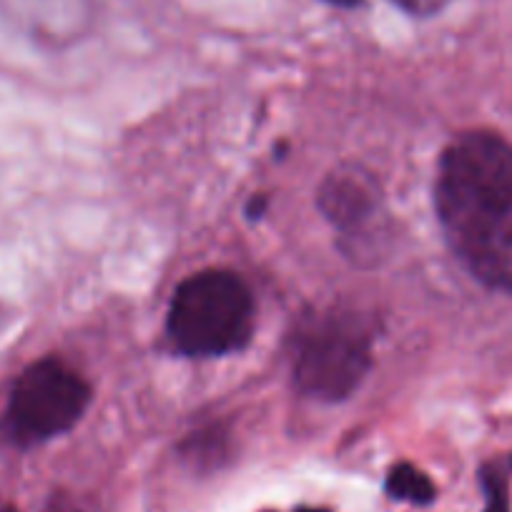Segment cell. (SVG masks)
I'll list each match as a JSON object with an SVG mask.
<instances>
[{
  "label": "cell",
  "mask_w": 512,
  "mask_h": 512,
  "mask_svg": "<svg viewBox=\"0 0 512 512\" xmlns=\"http://www.w3.org/2000/svg\"><path fill=\"white\" fill-rule=\"evenodd\" d=\"M387 495L392 500L412 502V505H430L437 497V487L420 467L410 462H397L387 475Z\"/></svg>",
  "instance_id": "cell-6"
},
{
  "label": "cell",
  "mask_w": 512,
  "mask_h": 512,
  "mask_svg": "<svg viewBox=\"0 0 512 512\" xmlns=\"http://www.w3.org/2000/svg\"><path fill=\"white\" fill-rule=\"evenodd\" d=\"M91 405V384L58 357L28 364L8 392L0 435L13 447L31 450L76 427Z\"/></svg>",
  "instance_id": "cell-4"
},
{
  "label": "cell",
  "mask_w": 512,
  "mask_h": 512,
  "mask_svg": "<svg viewBox=\"0 0 512 512\" xmlns=\"http://www.w3.org/2000/svg\"><path fill=\"white\" fill-rule=\"evenodd\" d=\"M327 3H332V6H339V8H354L357 3H362V0H327Z\"/></svg>",
  "instance_id": "cell-9"
},
{
  "label": "cell",
  "mask_w": 512,
  "mask_h": 512,
  "mask_svg": "<svg viewBox=\"0 0 512 512\" xmlns=\"http://www.w3.org/2000/svg\"><path fill=\"white\" fill-rule=\"evenodd\" d=\"M254 294L229 269H204L176 287L166 314V337L184 357H224L254 334Z\"/></svg>",
  "instance_id": "cell-2"
},
{
  "label": "cell",
  "mask_w": 512,
  "mask_h": 512,
  "mask_svg": "<svg viewBox=\"0 0 512 512\" xmlns=\"http://www.w3.org/2000/svg\"><path fill=\"white\" fill-rule=\"evenodd\" d=\"M390 3L412 18H435L450 6L452 0H390Z\"/></svg>",
  "instance_id": "cell-8"
},
{
  "label": "cell",
  "mask_w": 512,
  "mask_h": 512,
  "mask_svg": "<svg viewBox=\"0 0 512 512\" xmlns=\"http://www.w3.org/2000/svg\"><path fill=\"white\" fill-rule=\"evenodd\" d=\"M482 492H485V512H510V487L505 472L497 465H485L480 470Z\"/></svg>",
  "instance_id": "cell-7"
},
{
  "label": "cell",
  "mask_w": 512,
  "mask_h": 512,
  "mask_svg": "<svg viewBox=\"0 0 512 512\" xmlns=\"http://www.w3.org/2000/svg\"><path fill=\"white\" fill-rule=\"evenodd\" d=\"M317 204L354 262H374L390 244V211L382 186L364 166H337L319 186Z\"/></svg>",
  "instance_id": "cell-5"
},
{
  "label": "cell",
  "mask_w": 512,
  "mask_h": 512,
  "mask_svg": "<svg viewBox=\"0 0 512 512\" xmlns=\"http://www.w3.org/2000/svg\"><path fill=\"white\" fill-rule=\"evenodd\" d=\"M374 337L352 309L329 307L304 314L289 337L292 377L302 395L342 402L359 390L372 369Z\"/></svg>",
  "instance_id": "cell-3"
},
{
  "label": "cell",
  "mask_w": 512,
  "mask_h": 512,
  "mask_svg": "<svg viewBox=\"0 0 512 512\" xmlns=\"http://www.w3.org/2000/svg\"><path fill=\"white\" fill-rule=\"evenodd\" d=\"M435 211L452 254L485 287L512 292V144L492 131L455 136L440 156Z\"/></svg>",
  "instance_id": "cell-1"
}]
</instances>
